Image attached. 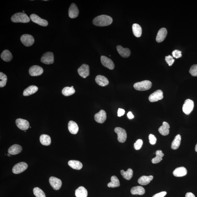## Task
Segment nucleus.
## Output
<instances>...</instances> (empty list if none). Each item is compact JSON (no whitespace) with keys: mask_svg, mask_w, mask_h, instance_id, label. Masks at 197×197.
Returning a JSON list of instances; mask_svg holds the SVG:
<instances>
[{"mask_svg":"<svg viewBox=\"0 0 197 197\" xmlns=\"http://www.w3.org/2000/svg\"><path fill=\"white\" fill-rule=\"evenodd\" d=\"M16 123L17 126L20 130H26L29 128V123L27 120L19 118L16 120Z\"/></svg>","mask_w":197,"mask_h":197,"instance_id":"obj_12","label":"nucleus"},{"mask_svg":"<svg viewBox=\"0 0 197 197\" xmlns=\"http://www.w3.org/2000/svg\"><path fill=\"white\" fill-rule=\"evenodd\" d=\"M117 50L118 53L122 57L124 58L128 57L130 56L131 52L128 48H123L121 46H118L117 47Z\"/></svg>","mask_w":197,"mask_h":197,"instance_id":"obj_19","label":"nucleus"},{"mask_svg":"<svg viewBox=\"0 0 197 197\" xmlns=\"http://www.w3.org/2000/svg\"><path fill=\"white\" fill-rule=\"evenodd\" d=\"M44 70L42 67L38 65H33L30 67L29 73L31 76H40L43 74Z\"/></svg>","mask_w":197,"mask_h":197,"instance_id":"obj_11","label":"nucleus"},{"mask_svg":"<svg viewBox=\"0 0 197 197\" xmlns=\"http://www.w3.org/2000/svg\"><path fill=\"white\" fill-rule=\"evenodd\" d=\"M145 189L142 187L140 186L134 187L131 189V192L133 195H144L145 193Z\"/></svg>","mask_w":197,"mask_h":197,"instance_id":"obj_30","label":"nucleus"},{"mask_svg":"<svg viewBox=\"0 0 197 197\" xmlns=\"http://www.w3.org/2000/svg\"><path fill=\"white\" fill-rule=\"evenodd\" d=\"M189 72L192 76H197V64L191 66Z\"/></svg>","mask_w":197,"mask_h":197,"instance_id":"obj_40","label":"nucleus"},{"mask_svg":"<svg viewBox=\"0 0 197 197\" xmlns=\"http://www.w3.org/2000/svg\"><path fill=\"white\" fill-rule=\"evenodd\" d=\"M151 82L149 80H144L141 82H136L134 85L135 89L140 91L148 90L151 89Z\"/></svg>","mask_w":197,"mask_h":197,"instance_id":"obj_3","label":"nucleus"},{"mask_svg":"<svg viewBox=\"0 0 197 197\" xmlns=\"http://www.w3.org/2000/svg\"><path fill=\"white\" fill-rule=\"evenodd\" d=\"M170 126L166 122H163L162 125L159 129V131L162 136H167L170 133Z\"/></svg>","mask_w":197,"mask_h":197,"instance_id":"obj_23","label":"nucleus"},{"mask_svg":"<svg viewBox=\"0 0 197 197\" xmlns=\"http://www.w3.org/2000/svg\"><path fill=\"white\" fill-rule=\"evenodd\" d=\"M106 112L103 110H101L100 111L96 114L94 116L95 121L98 123H104L106 121Z\"/></svg>","mask_w":197,"mask_h":197,"instance_id":"obj_16","label":"nucleus"},{"mask_svg":"<svg viewBox=\"0 0 197 197\" xmlns=\"http://www.w3.org/2000/svg\"><path fill=\"white\" fill-rule=\"evenodd\" d=\"M127 116L129 119H132L134 118V116L131 112H129L127 114Z\"/></svg>","mask_w":197,"mask_h":197,"instance_id":"obj_47","label":"nucleus"},{"mask_svg":"<svg viewBox=\"0 0 197 197\" xmlns=\"http://www.w3.org/2000/svg\"><path fill=\"white\" fill-rule=\"evenodd\" d=\"M41 143L43 145L49 146L51 143L50 137L48 135H41L39 138Z\"/></svg>","mask_w":197,"mask_h":197,"instance_id":"obj_29","label":"nucleus"},{"mask_svg":"<svg viewBox=\"0 0 197 197\" xmlns=\"http://www.w3.org/2000/svg\"><path fill=\"white\" fill-rule=\"evenodd\" d=\"M20 41L24 46H32L35 42V39L31 35L25 34L22 35L20 37Z\"/></svg>","mask_w":197,"mask_h":197,"instance_id":"obj_7","label":"nucleus"},{"mask_svg":"<svg viewBox=\"0 0 197 197\" xmlns=\"http://www.w3.org/2000/svg\"><path fill=\"white\" fill-rule=\"evenodd\" d=\"M95 80L97 84L102 87H105L108 85L109 84L108 79L105 76L101 75L97 76Z\"/></svg>","mask_w":197,"mask_h":197,"instance_id":"obj_20","label":"nucleus"},{"mask_svg":"<svg viewBox=\"0 0 197 197\" xmlns=\"http://www.w3.org/2000/svg\"><path fill=\"white\" fill-rule=\"evenodd\" d=\"M49 182L50 185L54 190H58L61 188L62 181L57 178L51 177L49 178Z\"/></svg>","mask_w":197,"mask_h":197,"instance_id":"obj_15","label":"nucleus"},{"mask_svg":"<svg viewBox=\"0 0 197 197\" xmlns=\"http://www.w3.org/2000/svg\"><path fill=\"white\" fill-rule=\"evenodd\" d=\"M68 164L73 169L80 170L82 168V164L80 161L72 160L69 161Z\"/></svg>","mask_w":197,"mask_h":197,"instance_id":"obj_28","label":"nucleus"},{"mask_svg":"<svg viewBox=\"0 0 197 197\" xmlns=\"http://www.w3.org/2000/svg\"><path fill=\"white\" fill-rule=\"evenodd\" d=\"M113 21L111 17L107 15H101L96 17L93 20L94 25L97 26H108L111 25Z\"/></svg>","mask_w":197,"mask_h":197,"instance_id":"obj_1","label":"nucleus"},{"mask_svg":"<svg viewBox=\"0 0 197 197\" xmlns=\"http://www.w3.org/2000/svg\"><path fill=\"white\" fill-rule=\"evenodd\" d=\"M28 165L26 163L20 162L15 165L13 168V173L18 174L21 173L27 169Z\"/></svg>","mask_w":197,"mask_h":197,"instance_id":"obj_8","label":"nucleus"},{"mask_svg":"<svg viewBox=\"0 0 197 197\" xmlns=\"http://www.w3.org/2000/svg\"><path fill=\"white\" fill-rule=\"evenodd\" d=\"M114 131L118 135V140L121 143H124L126 140L127 135L126 131L121 127H117L114 129Z\"/></svg>","mask_w":197,"mask_h":197,"instance_id":"obj_5","label":"nucleus"},{"mask_svg":"<svg viewBox=\"0 0 197 197\" xmlns=\"http://www.w3.org/2000/svg\"><path fill=\"white\" fill-rule=\"evenodd\" d=\"M41 62L46 64H50L54 63V57L53 53L51 52L46 53L41 58Z\"/></svg>","mask_w":197,"mask_h":197,"instance_id":"obj_6","label":"nucleus"},{"mask_svg":"<svg viewBox=\"0 0 197 197\" xmlns=\"http://www.w3.org/2000/svg\"><path fill=\"white\" fill-rule=\"evenodd\" d=\"M194 101L190 99H187L185 101L183 106V112L186 115H188L194 109Z\"/></svg>","mask_w":197,"mask_h":197,"instance_id":"obj_4","label":"nucleus"},{"mask_svg":"<svg viewBox=\"0 0 197 197\" xmlns=\"http://www.w3.org/2000/svg\"><path fill=\"white\" fill-rule=\"evenodd\" d=\"M167 34V31L165 28H161L157 33L156 40L158 42H161L164 41Z\"/></svg>","mask_w":197,"mask_h":197,"instance_id":"obj_18","label":"nucleus"},{"mask_svg":"<svg viewBox=\"0 0 197 197\" xmlns=\"http://www.w3.org/2000/svg\"><path fill=\"white\" fill-rule=\"evenodd\" d=\"M187 173L186 169L183 166L176 168L173 172V175L177 177H183L186 175Z\"/></svg>","mask_w":197,"mask_h":197,"instance_id":"obj_22","label":"nucleus"},{"mask_svg":"<svg viewBox=\"0 0 197 197\" xmlns=\"http://www.w3.org/2000/svg\"><path fill=\"white\" fill-rule=\"evenodd\" d=\"M121 175L125 179L127 180H130L133 177V171L131 169L129 168L126 171H125L123 170L121 171Z\"/></svg>","mask_w":197,"mask_h":197,"instance_id":"obj_35","label":"nucleus"},{"mask_svg":"<svg viewBox=\"0 0 197 197\" xmlns=\"http://www.w3.org/2000/svg\"><path fill=\"white\" fill-rule=\"evenodd\" d=\"M133 33L135 36L140 37L141 36L142 33V29L141 26L138 24H134L132 26Z\"/></svg>","mask_w":197,"mask_h":197,"instance_id":"obj_32","label":"nucleus"},{"mask_svg":"<svg viewBox=\"0 0 197 197\" xmlns=\"http://www.w3.org/2000/svg\"><path fill=\"white\" fill-rule=\"evenodd\" d=\"M23 13H24V12H24V11H23Z\"/></svg>","mask_w":197,"mask_h":197,"instance_id":"obj_51","label":"nucleus"},{"mask_svg":"<svg viewBox=\"0 0 197 197\" xmlns=\"http://www.w3.org/2000/svg\"><path fill=\"white\" fill-rule=\"evenodd\" d=\"M68 14L69 17L75 18L78 16L79 11L77 6L74 3H72L69 9Z\"/></svg>","mask_w":197,"mask_h":197,"instance_id":"obj_17","label":"nucleus"},{"mask_svg":"<svg viewBox=\"0 0 197 197\" xmlns=\"http://www.w3.org/2000/svg\"><path fill=\"white\" fill-rule=\"evenodd\" d=\"M111 181L108 183V186L109 188H115L119 187L120 186V182L119 179L115 176H112L111 178Z\"/></svg>","mask_w":197,"mask_h":197,"instance_id":"obj_36","label":"nucleus"},{"mask_svg":"<svg viewBox=\"0 0 197 197\" xmlns=\"http://www.w3.org/2000/svg\"><path fill=\"white\" fill-rule=\"evenodd\" d=\"M195 150L197 152V144H196L195 148Z\"/></svg>","mask_w":197,"mask_h":197,"instance_id":"obj_49","label":"nucleus"},{"mask_svg":"<svg viewBox=\"0 0 197 197\" xmlns=\"http://www.w3.org/2000/svg\"><path fill=\"white\" fill-rule=\"evenodd\" d=\"M164 97L163 93L161 90H158L149 96V100L151 102H157L162 99Z\"/></svg>","mask_w":197,"mask_h":197,"instance_id":"obj_9","label":"nucleus"},{"mask_svg":"<svg viewBox=\"0 0 197 197\" xmlns=\"http://www.w3.org/2000/svg\"><path fill=\"white\" fill-rule=\"evenodd\" d=\"M75 195L76 197H87V191L84 187L80 186L76 189Z\"/></svg>","mask_w":197,"mask_h":197,"instance_id":"obj_26","label":"nucleus"},{"mask_svg":"<svg viewBox=\"0 0 197 197\" xmlns=\"http://www.w3.org/2000/svg\"><path fill=\"white\" fill-rule=\"evenodd\" d=\"M143 144V140L141 139L138 140L134 144V149L136 150H140Z\"/></svg>","mask_w":197,"mask_h":197,"instance_id":"obj_41","label":"nucleus"},{"mask_svg":"<svg viewBox=\"0 0 197 197\" xmlns=\"http://www.w3.org/2000/svg\"><path fill=\"white\" fill-rule=\"evenodd\" d=\"M68 130L71 134H76L78 132V127L75 122L71 121L68 124Z\"/></svg>","mask_w":197,"mask_h":197,"instance_id":"obj_25","label":"nucleus"},{"mask_svg":"<svg viewBox=\"0 0 197 197\" xmlns=\"http://www.w3.org/2000/svg\"><path fill=\"white\" fill-rule=\"evenodd\" d=\"M156 157L152 159L151 162L153 164H157L162 160V157L164 156V154L160 150H158L155 152Z\"/></svg>","mask_w":197,"mask_h":197,"instance_id":"obj_33","label":"nucleus"},{"mask_svg":"<svg viewBox=\"0 0 197 197\" xmlns=\"http://www.w3.org/2000/svg\"><path fill=\"white\" fill-rule=\"evenodd\" d=\"M125 111L122 108H119L118 111V117H121V116L124 115L125 114Z\"/></svg>","mask_w":197,"mask_h":197,"instance_id":"obj_46","label":"nucleus"},{"mask_svg":"<svg viewBox=\"0 0 197 197\" xmlns=\"http://www.w3.org/2000/svg\"><path fill=\"white\" fill-rule=\"evenodd\" d=\"M150 143L152 145L156 144L157 138L154 135L152 134H150L149 136Z\"/></svg>","mask_w":197,"mask_h":197,"instance_id":"obj_43","label":"nucleus"},{"mask_svg":"<svg viewBox=\"0 0 197 197\" xmlns=\"http://www.w3.org/2000/svg\"><path fill=\"white\" fill-rule=\"evenodd\" d=\"M22 148L21 146L18 144H15L9 148L8 152L11 155H16L22 151Z\"/></svg>","mask_w":197,"mask_h":197,"instance_id":"obj_21","label":"nucleus"},{"mask_svg":"<svg viewBox=\"0 0 197 197\" xmlns=\"http://www.w3.org/2000/svg\"><path fill=\"white\" fill-rule=\"evenodd\" d=\"M1 58L4 61L9 62L12 60L13 56L12 53L8 50H5L2 52Z\"/></svg>","mask_w":197,"mask_h":197,"instance_id":"obj_31","label":"nucleus"},{"mask_svg":"<svg viewBox=\"0 0 197 197\" xmlns=\"http://www.w3.org/2000/svg\"><path fill=\"white\" fill-rule=\"evenodd\" d=\"M185 197H195V195L191 192H188L185 195Z\"/></svg>","mask_w":197,"mask_h":197,"instance_id":"obj_48","label":"nucleus"},{"mask_svg":"<svg viewBox=\"0 0 197 197\" xmlns=\"http://www.w3.org/2000/svg\"><path fill=\"white\" fill-rule=\"evenodd\" d=\"M7 155H8V156L9 157H10L11 156L10 154H9V153L7 154Z\"/></svg>","mask_w":197,"mask_h":197,"instance_id":"obj_50","label":"nucleus"},{"mask_svg":"<svg viewBox=\"0 0 197 197\" xmlns=\"http://www.w3.org/2000/svg\"><path fill=\"white\" fill-rule=\"evenodd\" d=\"M11 20L14 23H26L30 22V19L25 13H18L13 15Z\"/></svg>","mask_w":197,"mask_h":197,"instance_id":"obj_2","label":"nucleus"},{"mask_svg":"<svg viewBox=\"0 0 197 197\" xmlns=\"http://www.w3.org/2000/svg\"><path fill=\"white\" fill-rule=\"evenodd\" d=\"M166 194L167 192L166 191H162V192H159L158 194L154 195L152 197H164Z\"/></svg>","mask_w":197,"mask_h":197,"instance_id":"obj_45","label":"nucleus"},{"mask_svg":"<svg viewBox=\"0 0 197 197\" xmlns=\"http://www.w3.org/2000/svg\"><path fill=\"white\" fill-rule=\"evenodd\" d=\"M173 57L176 59L181 57L182 56L181 52L179 50H174L172 53Z\"/></svg>","mask_w":197,"mask_h":197,"instance_id":"obj_44","label":"nucleus"},{"mask_svg":"<svg viewBox=\"0 0 197 197\" xmlns=\"http://www.w3.org/2000/svg\"><path fill=\"white\" fill-rule=\"evenodd\" d=\"M30 18L33 22L42 26H46L48 25V22L46 20L39 17L35 14H32L30 16Z\"/></svg>","mask_w":197,"mask_h":197,"instance_id":"obj_10","label":"nucleus"},{"mask_svg":"<svg viewBox=\"0 0 197 197\" xmlns=\"http://www.w3.org/2000/svg\"><path fill=\"white\" fill-rule=\"evenodd\" d=\"M101 62L104 67L110 70H112L114 68L115 65L111 60L109 59L106 56H102L101 57Z\"/></svg>","mask_w":197,"mask_h":197,"instance_id":"obj_14","label":"nucleus"},{"mask_svg":"<svg viewBox=\"0 0 197 197\" xmlns=\"http://www.w3.org/2000/svg\"><path fill=\"white\" fill-rule=\"evenodd\" d=\"M78 72L79 75L82 77L86 78L89 75V68L87 64H82L78 69Z\"/></svg>","mask_w":197,"mask_h":197,"instance_id":"obj_13","label":"nucleus"},{"mask_svg":"<svg viewBox=\"0 0 197 197\" xmlns=\"http://www.w3.org/2000/svg\"><path fill=\"white\" fill-rule=\"evenodd\" d=\"M38 88L35 86H31L24 90L23 95L24 96H28L36 93L38 91Z\"/></svg>","mask_w":197,"mask_h":197,"instance_id":"obj_27","label":"nucleus"},{"mask_svg":"<svg viewBox=\"0 0 197 197\" xmlns=\"http://www.w3.org/2000/svg\"><path fill=\"white\" fill-rule=\"evenodd\" d=\"M181 141V136L178 134L175 137L171 144V148L173 150H176L179 148Z\"/></svg>","mask_w":197,"mask_h":197,"instance_id":"obj_34","label":"nucleus"},{"mask_svg":"<svg viewBox=\"0 0 197 197\" xmlns=\"http://www.w3.org/2000/svg\"><path fill=\"white\" fill-rule=\"evenodd\" d=\"M75 90L73 86H72L71 87H64L62 91V93L66 97L72 95L75 93Z\"/></svg>","mask_w":197,"mask_h":197,"instance_id":"obj_37","label":"nucleus"},{"mask_svg":"<svg viewBox=\"0 0 197 197\" xmlns=\"http://www.w3.org/2000/svg\"><path fill=\"white\" fill-rule=\"evenodd\" d=\"M166 61L167 63L170 66H172L174 62V60L173 59V57L170 55H169L167 56H166Z\"/></svg>","mask_w":197,"mask_h":197,"instance_id":"obj_42","label":"nucleus"},{"mask_svg":"<svg viewBox=\"0 0 197 197\" xmlns=\"http://www.w3.org/2000/svg\"><path fill=\"white\" fill-rule=\"evenodd\" d=\"M7 80V77L3 73L0 72V87H3L6 85Z\"/></svg>","mask_w":197,"mask_h":197,"instance_id":"obj_39","label":"nucleus"},{"mask_svg":"<svg viewBox=\"0 0 197 197\" xmlns=\"http://www.w3.org/2000/svg\"><path fill=\"white\" fill-rule=\"evenodd\" d=\"M153 179V176H143L138 180V183L142 185H145L149 184Z\"/></svg>","mask_w":197,"mask_h":197,"instance_id":"obj_24","label":"nucleus"},{"mask_svg":"<svg viewBox=\"0 0 197 197\" xmlns=\"http://www.w3.org/2000/svg\"><path fill=\"white\" fill-rule=\"evenodd\" d=\"M33 193L36 197H46L44 191L38 187H35L34 188Z\"/></svg>","mask_w":197,"mask_h":197,"instance_id":"obj_38","label":"nucleus"}]
</instances>
